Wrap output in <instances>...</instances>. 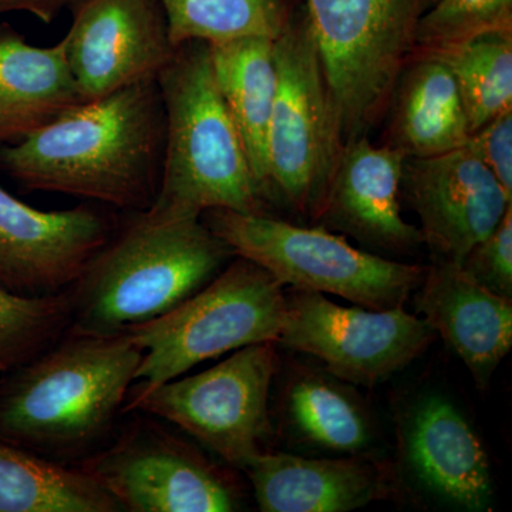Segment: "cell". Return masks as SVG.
<instances>
[{
  "label": "cell",
  "instance_id": "obj_28",
  "mask_svg": "<svg viewBox=\"0 0 512 512\" xmlns=\"http://www.w3.org/2000/svg\"><path fill=\"white\" fill-rule=\"evenodd\" d=\"M460 268L488 292L512 301V207L497 228L471 248Z\"/></svg>",
  "mask_w": 512,
  "mask_h": 512
},
{
  "label": "cell",
  "instance_id": "obj_25",
  "mask_svg": "<svg viewBox=\"0 0 512 512\" xmlns=\"http://www.w3.org/2000/svg\"><path fill=\"white\" fill-rule=\"evenodd\" d=\"M441 59L456 79L470 133L512 110V33L477 37Z\"/></svg>",
  "mask_w": 512,
  "mask_h": 512
},
{
  "label": "cell",
  "instance_id": "obj_16",
  "mask_svg": "<svg viewBox=\"0 0 512 512\" xmlns=\"http://www.w3.org/2000/svg\"><path fill=\"white\" fill-rule=\"evenodd\" d=\"M402 430L404 467L420 490L456 510H488L494 483L487 453L456 404L440 394L421 397Z\"/></svg>",
  "mask_w": 512,
  "mask_h": 512
},
{
  "label": "cell",
  "instance_id": "obj_30",
  "mask_svg": "<svg viewBox=\"0 0 512 512\" xmlns=\"http://www.w3.org/2000/svg\"><path fill=\"white\" fill-rule=\"evenodd\" d=\"M74 2L76 0H0V13H28L40 22L50 25Z\"/></svg>",
  "mask_w": 512,
  "mask_h": 512
},
{
  "label": "cell",
  "instance_id": "obj_10",
  "mask_svg": "<svg viewBox=\"0 0 512 512\" xmlns=\"http://www.w3.org/2000/svg\"><path fill=\"white\" fill-rule=\"evenodd\" d=\"M143 416L77 464L121 511L232 512L241 508V495L227 474L187 441Z\"/></svg>",
  "mask_w": 512,
  "mask_h": 512
},
{
  "label": "cell",
  "instance_id": "obj_7",
  "mask_svg": "<svg viewBox=\"0 0 512 512\" xmlns=\"http://www.w3.org/2000/svg\"><path fill=\"white\" fill-rule=\"evenodd\" d=\"M201 220L235 256L262 266L282 285L330 293L363 308H402L426 274L424 266L370 254L320 225L298 227L229 210L204 212Z\"/></svg>",
  "mask_w": 512,
  "mask_h": 512
},
{
  "label": "cell",
  "instance_id": "obj_4",
  "mask_svg": "<svg viewBox=\"0 0 512 512\" xmlns=\"http://www.w3.org/2000/svg\"><path fill=\"white\" fill-rule=\"evenodd\" d=\"M165 114L157 220H195L211 210L269 215L237 127L212 72L210 46L187 42L158 74Z\"/></svg>",
  "mask_w": 512,
  "mask_h": 512
},
{
  "label": "cell",
  "instance_id": "obj_27",
  "mask_svg": "<svg viewBox=\"0 0 512 512\" xmlns=\"http://www.w3.org/2000/svg\"><path fill=\"white\" fill-rule=\"evenodd\" d=\"M491 33H512V0H437L420 19L413 55L443 57Z\"/></svg>",
  "mask_w": 512,
  "mask_h": 512
},
{
  "label": "cell",
  "instance_id": "obj_14",
  "mask_svg": "<svg viewBox=\"0 0 512 512\" xmlns=\"http://www.w3.org/2000/svg\"><path fill=\"white\" fill-rule=\"evenodd\" d=\"M402 197L420 220L424 244L437 259L460 265L512 207L494 174L466 146L427 158H406Z\"/></svg>",
  "mask_w": 512,
  "mask_h": 512
},
{
  "label": "cell",
  "instance_id": "obj_3",
  "mask_svg": "<svg viewBox=\"0 0 512 512\" xmlns=\"http://www.w3.org/2000/svg\"><path fill=\"white\" fill-rule=\"evenodd\" d=\"M234 258L201 218L165 221L131 214L67 289L69 332L119 335L160 318L210 284Z\"/></svg>",
  "mask_w": 512,
  "mask_h": 512
},
{
  "label": "cell",
  "instance_id": "obj_5",
  "mask_svg": "<svg viewBox=\"0 0 512 512\" xmlns=\"http://www.w3.org/2000/svg\"><path fill=\"white\" fill-rule=\"evenodd\" d=\"M285 313L284 285L262 266L235 256L173 311L124 330L141 350L133 386L153 389L205 360L254 343H276Z\"/></svg>",
  "mask_w": 512,
  "mask_h": 512
},
{
  "label": "cell",
  "instance_id": "obj_21",
  "mask_svg": "<svg viewBox=\"0 0 512 512\" xmlns=\"http://www.w3.org/2000/svg\"><path fill=\"white\" fill-rule=\"evenodd\" d=\"M274 45L275 40L266 37L208 45L215 83L269 204L266 143L278 86Z\"/></svg>",
  "mask_w": 512,
  "mask_h": 512
},
{
  "label": "cell",
  "instance_id": "obj_22",
  "mask_svg": "<svg viewBox=\"0 0 512 512\" xmlns=\"http://www.w3.org/2000/svg\"><path fill=\"white\" fill-rule=\"evenodd\" d=\"M0 512H121L82 468L0 440Z\"/></svg>",
  "mask_w": 512,
  "mask_h": 512
},
{
  "label": "cell",
  "instance_id": "obj_1",
  "mask_svg": "<svg viewBox=\"0 0 512 512\" xmlns=\"http://www.w3.org/2000/svg\"><path fill=\"white\" fill-rule=\"evenodd\" d=\"M164 141L160 89L147 80L77 104L25 140L0 146V170L26 191L136 214L156 200Z\"/></svg>",
  "mask_w": 512,
  "mask_h": 512
},
{
  "label": "cell",
  "instance_id": "obj_17",
  "mask_svg": "<svg viewBox=\"0 0 512 512\" xmlns=\"http://www.w3.org/2000/svg\"><path fill=\"white\" fill-rule=\"evenodd\" d=\"M419 291L417 311L485 389L512 348V301L488 292L460 265L443 259L426 268Z\"/></svg>",
  "mask_w": 512,
  "mask_h": 512
},
{
  "label": "cell",
  "instance_id": "obj_24",
  "mask_svg": "<svg viewBox=\"0 0 512 512\" xmlns=\"http://www.w3.org/2000/svg\"><path fill=\"white\" fill-rule=\"evenodd\" d=\"M175 47L248 37L276 40L293 18L291 0H160Z\"/></svg>",
  "mask_w": 512,
  "mask_h": 512
},
{
  "label": "cell",
  "instance_id": "obj_19",
  "mask_svg": "<svg viewBox=\"0 0 512 512\" xmlns=\"http://www.w3.org/2000/svg\"><path fill=\"white\" fill-rule=\"evenodd\" d=\"M383 121V146L407 158L450 153L466 146L471 134L456 79L437 56H412L397 79Z\"/></svg>",
  "mask_w": 512,
  "mask_h": 512
},
{
  "label": "cell",
  "instance_id": "obj_11",
  "mask_svg": "<svg viewBox=\"0 0 512 512\" xmlns=\"http://www.w3.org/2000/svg\"><path fill=\"white\" fill-rule=\"evenodd\" d=\"M429 322L402 308L342 306L293 289L276 345L318 357L330 375L373 387L404 369L436 339Z\"/></svg>",
  "mask_w": 512,
  "mask_h": 512
},
{
  "label": "cell",
  "instance_id": "obj_9",
  "mask_svg": "<svg viewBox=\"0 0 512 512\" xmlns=\"http://www.w3.org/2000/svg\"><path fill=\"white\" fill-rule=\"evenodd\" d=\"M276 343L244 346L197 375L177 377L153 389L131 384L123 414L143 413L190 434L225 463L244 470L271 439L269 390Z\"/></svg>",
  "mask_w": 512,
  "mask_h": 512
},
{
  "label": "cell",
  "instance_id": "obj_8",
  "mask_svg": "<svg viewBox=\"0 0 512 512\" xmlns=\"http://www.w3.org/2000/svg\"><path fill=\"white\" fill-rule=\"evenodd\" d=\"M274 50L278 86L266 143L269 201L315 221L345 141L303 6Z\"/></svg>",
  "mask_w": 512,
  "mask_h": 512
},
{
  "label": "cell",
  "instance_id": "obj_12",
  "mask_svg": "<svg viewBox=\"0 0 512 512\" xmlns=\"http://www.w3.org/2000/svg\"><path fill=\"white\" fill-rule=\"evenodd\" d=\"M63 37L80 99L157 80L177 47L160 0H76Z\"/></svg>",
  "mask_w": 512,
  "mask_h": 512
},
{
  "label": "cell",
  "instance_id": "obj_26",
  "mask_svg": "<svg viewBox=\"0 0 512 512\" xmlns=\"http://www.w3.org/2000/svg\"><path fill=\"white\" fill-rule=\"evenodd\" d=\"M70 325L69 292L25 296L0 286V375L55 345Z\"/></svg>",
  "mask_w": 512,
  "mask_h": 512
},
{
  "label": "cell",
  "instance_id": "obj_29",
  "mask_svg": "<svg viewBox=\"0 0 512 512\" xmlns=\"http://www.w3.org/2000/svg\"><path fill=\"white\" fill-rule=\"evenodd\" d=\"M466 147L480 158L512 198V110L471 133Z\"/></svg>",
  "mask_w": 512,
  "mask_h": 512
},
{
  "label": "cell",
  "instance_id": "obj_6",
  "mask_svg": "<svg viewBox=\"0 0 512 512\" xmlns=\"http://www.w3.org/2000/svg\"><path fill=\"white\" fill-rule=\"evenodd\" d=\"M436 2L303 0L345 143L382 124L420 19Z\"/></svg>",
  "mask_w": 512,
  "mask_h": 512
},
{
  "label": "cell",
  "instance_id": "obj_23",
  "mask_svg": "<svg viewBox=\"0 0 512 512\" xmlns=\"http://www.w3.org/2000/svg\"><path fill=\"white\" fill-rule=\"evenodd\" d=\"M342 382L330 373H305L289 386L286 413L312 446L359 456L375 443V427L359 397Z\"/></svg>",
  "mask_w": 512,
  "mask_h": 512
},
{
  "label": "cell",
  "instance_id": "obj_2",
  "mask_svg": "<svg viewBox=\"0 0 512 512\" xmlns=\"http://www.w3.org/2000/svg\"><path fill=\"white\" fill-rule=\"evenodd\" d=\"M141 350L124 333L67 330L25 365L0 377V440L77 466L117 433Z\"/></svg>",
  "mask_w": 512,
  "mask_h": 512
},
{
  "label": "cell",
  "instance_id": "obj_13",
  "mask_svg": "<svg viewBox=\"0 0 512 512\" xmlns=\"http://www.w3.org/2000/svg\"><path fill=\"white\" fill-rule=\"evenodd\" d=\"M114 231L92 207L37 210L0 185V286L25 296L66 292Z\"/></svg>",
  "mask_w": 512,
  "mask_h": 512
},
{
  "label": "cell",
  "instance_id": "obj_15",
  "mask_svg": "<svg viewBox=\"0 0 512 512\" xmlns=\"http://www.w3.org/2000/svg\"><path fill=\"white\" fill-rule=\"evenodd\" d=\"M406 158L369 137L346 141L315 222L380 251L419 248L420 229L404 220L400 204Z\"/></svg>",
  "mask_w": 512,
  "mask_h": 512
},
{
  "label": "cell",
  "instance_id": "obj_18",
  "mask_svg": "<svg viewBox=\"0 0 512 512\" xmlns=\"http://www.w3.org/2000/svg\"><path fill=\"white\" fill-rule=\"evenodd\" d=\"M264 512H349L387 494L383 470L367 461L264 451L244 468Z\"/></svg>",
  "mask_w": 512,
  "mask_h": 512
},
{
  "label": "cell",
  "instance_id": "obj_20",
  "mask_svg": "<svg viewBox=\"0 0 512 512\" xmlns=\"http://www.w3.org/2000/svg\"><path fill=\"white\" fill-rule=\"evenodd\" d=\"M83 103L66 45H30L0 28V144H15Z\"/></svg>",
  "mask_w": 512,
  "mask_h": 512
}]
</instances>
